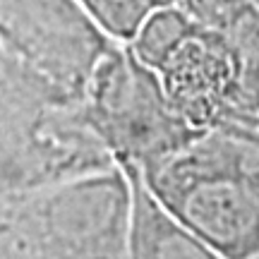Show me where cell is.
I'll return each mask as SVG.
<instances>
[{
  "label": "cell",
  "mask_w": 259,
  "mask_h": 259,
  "mask_svg": "<svg viewBox=\"0 0 259 259\" xmlns=\"http://www.w3.org/2000/svg\"><path fill=\"white\" fill-rule=\"evenodd\" d=\"M139 176L173 219L219 254L259 259V178L231 132H204Z\"/></svg>",
  "instance_id": "6da1fadb"
},
{
  "label": "cell",
  "mask_w": 259,
  "mask_h": 259,
  "mask_svg": "<svg viewBox=\"0 0 259 259\" xmlns=\"http://www.w3.org/2000/svg\"><path fill=\"white\" fill-rule=\"evenodd\" d=\"M77 113L115 163L139 173L202 137L170 106L156 72L122 44H115L96 67Z\"/></svg>",
  "instance_id": "7a4b0ae2"
},
{
  "label": "cell",
  "mask_w": 259,
  "mask_h": 259,
  "mask_svg": "<svg viewBox=\"0 0 259 259\" xmlns=\"http://www.w3.org/2000/svg\"><path fill=\"white\" fill-rule=\"evenodd\" d=\"M0 44L70 108L115 46L77 0H0Z\"/></svg>",
  "instance_id": "3957f363"
},
{
  "label": "cell",
  "mask_w": 259,
  "mask_h": 259,
  "mask_svg": "<svg viewBox=\"0 0 259 259\" xmlns=\"http://www.w3.org/2000/svg\"><path fill=\"white\" fill-rule=\"evenodd\" d=\"M27 197L53 259H127L132 180L120 163Z\"/></svg>",
  "instance_id": "277c9868"
},
{
  "label": "cell",
  "mask_w": 259,
  "mask_h": 259,
  "mask_svg": "<svg viewBox=\"0 0 259 259\" xmlns=\"http://www.w3.org/2000/svg\"><path fill=\"white\" fill-rule=\"evenodd\" d=\"M154 72L170 106L202 135L242 127L254 115L240 56L213 29L194 24Z\"/></svg>",
  "instance_id": "5b68a950"
},
{
  "label": "cell",
  "mask_w": 259,
  "mask_h": 259,
  "mask_svg": "<svg viewBox=\"0 0 259 259\" xmlns=\"http://www.w3.org/2000/svg\"><path fill=\"white\" fill-rule=\"evenodd\" d=\"M132 180V226L127 259H226L187 231L158 204L135 168L122 166Z\"/></svg>",
  "instance_id": "8992f818"
},
{
  "label": "cell",
  "mask_w": 259,
  "mask_h": 259,
  "mask_svg": "<svg viewBox=\"0 0 259 259\" xmlns=\"http://www.w3.org/2000/svg\"><path fill=\"white\" fill-rule=\"evenodd\" d=\"M0 259H53L27 192L0 194Z\"/></svg>",
  "instance_id": "52a82bcc"
},
{
  "label": "cell",
  "mask_w": 259,
  "mask_h": 259,
  "mask_svg": "<svg viewBox=\"0 0 259 259\" xmlns=\"http://www.w3.org/2000/svg\"><path fill=\"white\" fill-rule=\"evenodd\" d=\"M194 24L197 22L180 5L168 3L144 19V24L139 27L127 48L142 65H147L149 70H156L176 51L178 44L192 31Z\"/></svg>",
  "instance_id": "ba28073f"
},
{
  "label": "cell",
  "mask_w": 259,
  "mask_h": 259,
  "mask_svg": "<svg viewBox=\"0 0 259 259\" xmlns=\"http://www.w3.org/2000/svg\"><path fill=\"white\" fill-rule=\"evenodd\" d=\"M106 36L127 46L154 10L173 0H77Z\"/></svg>",
  "instance_id": "9c48e42d"
},
{
  "label": "cell",
  "mask_w": 259,
  "mask_h": 259,
  "mask_svg": "<svg viewBox=\"0 0 259 259\" xmlns=\"http://www.w3.org/2000/svg\"><path fill=\"white\" fill-rule=\"evenodd\" d=\"M233 130H242V132H250V135L259 137V106H257V111H254V115L250 118L247 125H242V127H233Z\"/></svg>",
  "instance_id": "30bf717a"
},
{
  "label": "cell",
  "mask_w": 259,
  "mask_h": 259,
  "mask_svg": "<svg viewBox=\"0 0 259 259\" xmlns=\"http://www.w3.org/2000/svg\"><path fill=\"white\" fill-rule=\"evenodd\" d=\"M250 3H252V5H254V8L259 10V0H250Z\"/></svg>",
  "instance_id": "8fae6325"
}]
</instances>
